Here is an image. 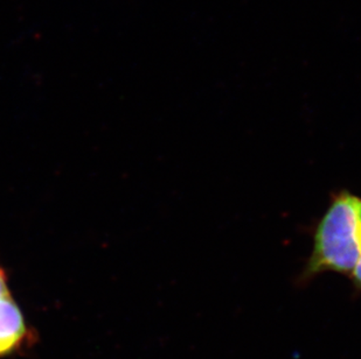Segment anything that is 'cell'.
<instances>
[{
	"label": "cell",
	"instance_id": "cell-1",
	"mask_svg": "<svg viewBox=\"0 0 361 359\" xmlns=\"http://www.w3.org/2000/svg\"><path fill=\"white\" fill-rule=\"evenodd\" d=\"M312 238L298 284L307 285L324 273L351 275L361 256V197L345 189L334 193Z\"/></svg>",
	"mask_w": 361,
	"mask_h": 359
},
{
	"label": "cell",
	"instance_id": "cell-3",
	"mask_svg": "<svg viewBox=\"0 0 361 359\" xmlns=\"http://www.w3.org/2000/svg\"><path fill=\"white\" fill-rule=\"evenodd\" d=\"M348 278L351 279L352 285L355 287V291L361 293V256L355 265V270L352 271L351 275H348Z\"/></svg>",
	"mask_w": 361,
	"mask_h": 359
},
{
	"label": "cell",
	"instance_id": "cell-2",
	"mask_svg": "<svg viewBox=\"0 0 361 359\" xmlns=\"http://www.w3.org/2000/svg\"><path fill=\"white\" fill-rule=\"evenodd\" d=\"M27 339V325L19 306L11 295L0 298V357L16 353Z\"/></svg>",
	"mask_w": 361,
	"mask_h": 359
},
{
	"label": "cell",
	"instance_id": "cell-4",
	"mask_svg": "<svg viewBox=\"0 0 361 359\" xmlns=\"http://www.w3.org/2000/svg\"><path fill=\"white\" fill-rule=\"evenodd\" d=\"M10 295L8 284H7V275L4 268L0 266V298Z\"/></svg>",
	"mask_w": 361,
	"mask_h": 359
}]
</instances>
